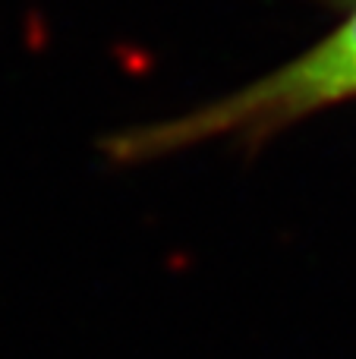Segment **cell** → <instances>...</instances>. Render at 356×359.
I'll use <instances>...</instances> for the list:
<instances>
[{"label":"cell","instance_id":"6da1fadb","mask_svg":"<svg viewBox=\"0 0 356 359\" xmlns=\"http://www.w3.org/2000/svg\"><path fill=\"white\" fill-rule=\"evenodd\" d=\"M356 98V6L325 38L262 76L170 117L123 126L101 139L111 164H151L208 142L265 145L284 130Z\"/></svg>","mask_w":356,"mask_h":359}]
</instances>
